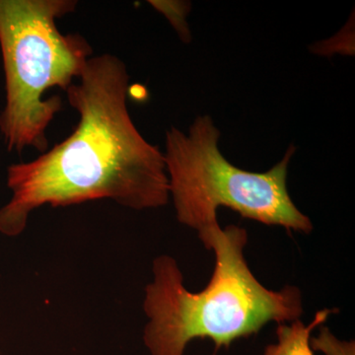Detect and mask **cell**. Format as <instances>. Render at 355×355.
<instances>
[{
    "label": "cell",
    "mask_w": 355,
    "mask_h": 355,
    "mask_svg": "<svg viewBox=\"0 0 355 355\" xmlns=\"http://www.w3.org/2000/svg\"><path fill=\"white\" fill-rule=\"evenodd\" d=\"M149 3L157 9L159 12L164 14L174 29L176 30L180 38L188 43L191 39V33L187 24V15L190 11V4L184 1H164V0H153Z\"/></svg>",
    "instance_id": "cell-6"
},
{
    "label": "cell",
    "mask_w": 355,
    "mask_h": 355,
    "mask_svg": "<svg viewBox=\"0 0 355 355\" xmlns=\"http://www.w3.org/2000/svg\"><path fill=\"white\" fill-rule=\"evenodd\" d=\"M220 132L209 114L198 116L188 133L166 132V172L178 221L198 232L216 225L217 210L229 207L242 217L309 234L313 223L294 205L287 190L295 146L265 173L236 167L219 149Z\"/></svg>",
    "instance_id": "cell-4"
},
{
    "label": "cell",
    "mask_w": 355,
    "mask_h": 355,
    "mask_svg": "<svg viewBox=\"0 0 355 355\" xmlns=\"http://www.w3.org/2000/svg\"><path fill=\"white\" fill-rule=\"evenodd\" d=\"M76 0H0V48L6 72V105L0 132L9 151H46V130L62 109L60 96L83 73L92 55L80 35H64L57 20L73 12Z\"/></svg>",
    "instance_id": "cell-3"
},
{
    "label": "cell",
    "mask_w": 355,
    "mask_h": 355,
    "mask_svg": "<svg viewBox=\"0 0 355 355\" xmlns=\"http://www.w3.org/2000/svg\"><path fill=\"white\" fill-rule=\"evenodd\" d=\"M320 333L310 340L311 347L324 355H355L354 342H343L326 327L320 326Z\"/></svg>",
    "instance_id": "cell-7"
},
{
    "label": "cell",
    "mask_w": 355,
    "mask_h": 355,
    "mask_svg": "<svg viewBox=\"0 0 355 355\" xmlns=\"http://www.w3.org/2000/svg\"><path fill=\"white\" fill-rule=\"evenodd\" d=\"M65 91L79 114L76 130L35 160L9 166L13 197L0 209V232L19 235L33 210L109 198L135 210L169 202L165 159L130 118V76L114 55L90 58Z\"/></svg>",
    "instance_id": "cell-1"
},
{
    "label": "cell",
    "mask_w": 355,
    "mask_h": 355,
    "mask_svg": "<svg viewBox=\"0 0 355 355\" xmlns=\"http://www.w3.org/2000/svg\"><path fill=\"white\" fill-rule=\"evenodd\" d=\"M336 309H324L317 312L309 324L296 320L291 324H279L277 329V343L268 345L265 355H314L311 347V333L317 327L326 323Z\"/></svg>",
    "instance_id": "cell-5"
},
{
    "label": "cell",
    "mask_w": 355,
    "mask_h": 355,
    "mask_svg": "<svg viewBox=\"0 0 355 355\" xmlns=\"http://www.w3.org/2000/svg\"><path fill=\"white\" fill-rule=\"evenodd\" d=\"M198 233L214 252L211 279L200 292L184 286L177 261L160 256L153 261V282L146 286L144 311L149 322L144 340L151 355H184L191 340L210 338L216 347L258 334L270 322L292 323L304 312L301 291L266 288L250 270L244 256L246 229L219 223Z\"/></svg>",
    "instance_id": "cell-2"
}]
</instances>
